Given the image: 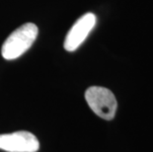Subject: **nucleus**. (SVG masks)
I'll use <instances>...</instances> for the list:
<instances>
[{
    "mask_svg": "<svg viewBox=\"0 0 153 152\" xmlns=\"http://www.w3.org/2000/svg\"><path fill=\"white\" fill-rule=\"evenodd\" d=\"M38 33V27L33 23L21 26L6 39L1 48L2 56L7 60L18 59L32 47Z\"/></svg>",
    "mask_w": 153,
    "mask_h": 152,
    "instance_id": "f257e3e1",
    "label": "nucleus"
},
{
    "mask_svg": "<svg viewBox=\"0 0 153 152\" xmlns=\"http://www.w3.org/2000/svg\"><path fill=\"white\" fill-rule=\"evenodd\" d=\"M85 99L91 110L100 118L110 121L115 117L118 103L115 95L109 89L92 86L86 90Z\"/></svg>",
    "mask_w": 153,
    "mask_h": 152,
    "instance_id": "f03ea898",
    "label": "nucleus"
},
{
    "mask_svg": "<svg viewBox=\"0 0 153 152\" xmlns=\"http://www.w3.org/2000/svg\"><path fill=\"white\" fill-rule=\"evenodd\" d=\"M40 142L29 131L0 134V149L7 152H37Z\"/></svg>",
    "mask_w": 153,
    "mask_h": 152,
    "instance_id": "7ed1b4c3",
    "label": "nucleus"
},
{
    "mask_svg": "<svg viewBox=\"0 0 153 152\" xmlns=\"http://www.w3.org/2000/svg\"><path fill=\"white\" fill-rule=\"evenodd\" d=\"M96 25V16L93 13H86L80 17L71 27L64 41V48L67 51H74L79 47Z\"/></svg>",
    "mask_w": 153,
    "mask_h": 152,
    "instance_id": "20e7f679",
    "label": "nucleus"
}]
</instances>
